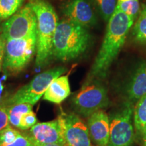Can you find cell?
Wrapping results in <instances>:
<instances>
[{"label": "cell", "mask_w": 146, "mask_h": 146, "mask_svg": "<svg viewBox=\"0 0 146 146\" xmlns=\"http://www.w3.org/2000/svg\"><path fill=\"white\" fill-rule=\"evenodd\" d=\"M134 21L116 7L114 14L108 21L104 38L87 78L102 81L106 77L112 63L125 45Z\"/></svg>", "instance_id": "1"}, {"label": "cell", "mask_w": 146, "mask_h": 146, "mask_svg": "<svg viewBox=\"0 0 146 146\" xmlns=\"http://www.w3.org/2000/svg\"><path fill=\"white\" fill-rule=\"evenodd\" d=\"M5 146H33V143L29 135H23L21 133L12 143Z\"/></svg>", "instance_id": "24"}, {"label": "cell", "mask_w": 146, "mask_h": 146, "mask_svg": "<svg viewBox=\"0 0 146 146\" xmlns=\"http://www.w3.org/2000/svg\"><path fill=\"white\" fill-rule=\"evenodd\" d=\"M87 118V126L91 141L96 146H108L110 119L105 111H98Z\"/></svg>", "instance_id": "13"}, {"label": "cell", "mask_w": 146, "mask_h": 146, "mask_svg": "<svg viewBox=\"0 0 146 146\" xmlns=\"http://www.w3.org/2000/svg\"><path fill=\"white\" fill-rule=\"evenodd\" d=\"M1 21L0 20V32H1V25H2V23H1Z\"/></svg>", "instance_id": "28"}, {"label": "cell", "mask_w": 146, "mask_h": 146, "mask_svg": "<svg viewBox=\"0 0 146 146\" xmlns=\"http://www.w3.org/2000/svg\"><path fill=\"white\" fill-rule=\"evenodd\" d=\"M66 71L64 66H58L40 73L24 86L18 89L7 100L8 105L17 103H29L34 105L43 96L50 83L55 78L63 75Z\"/></svg>", "instance_id": "7"}, {"label": "cell", "mask_w": 146, "mask_h": 146, "mask_svg": "<svg viewBox=\"0 0 146 146\" xmlns=\"http://www.w3.org/2000/svg\"><path fill=\"white\" fill-rule=\"evenodd\" d=\"M37 19L35 64L44 67L52 58L53 39L58 24L54 8L46 0H29Z\"/></svg>", "instance_id": "3"}, {"label": "cell", "mask_w": 146, "mask_h": 146, "mask_svg": "<svg viewBox=\"0 0 146 146\" xmlns=\"http://www.w3.org/2000/svg\"><path fill=\"white\" fill-rule=\"evenodd\" d=\"M61 11L65 18L87 29L98 23L94 8L87 0H67L62 5Z\"/></svg>", "instance_id": "10"}, {"label": "cell", "mask_w": 146, "mask_h": 146, "mask_svg": "<svg viewBox=\"0 0 146 146\" xmlns=\"http://www.w3.org/2000/svg\"><path fill=\"white\" fill-rule=\"evenodd\" d=\"M36 50V31L22 39L6 40L2 70L9 74L21 72L33 60Z\"/></svg>", "instance_id": "5"}, {"label": "cell", "mask_w": 146, "mask_h": 146, "mask_svg": "<svg viewBox=\"0 0 146 146\" xmlns=\"http://www.w3.org/2000/svg\"><path fill=\"white\" fill-rule=\"evenodd\" d=\"M91 42L89 29L64 18L58 22L55 31L52 58L64 62L76 60L87 52Z\"/></svg>", "instance_id": "2"}, {"label": "cell", "mask_w": 146, "mask_h": 146, "mask_svg": "<svg viewBox=\"0 0 146 146\" xmlns=\"http://www.w3.org/2000/svg\"><path fill=\"white\" fill-rule=\"evenodd\" d=\"M8 105L6 103H0V131L9 126Z\"/></svg>", "instance_id": "23"}, {"label": "cell", "mask_w": 146, "mask_h": 146, "mask_svg": "<svg viewBox=\"0 0 146 146\" xmlns=\"http://www.w3.org/2000/svg\"><path fill=\"white\" fill-rule=\"evenodd\" d=\"M70 85L68 74L55 78L43 95V100L59 104L70 95Z\"/></svg>", "instance_id": "14"}, {"label": "cell", "mask_w": 146, "mask_h": 146, "mask_svg": "<svg viewBox=\"0 0 146 146\" xmlns=\"http://www.w3.org/2000/svg\"><path fill=\"white\" fill-rule=\"evenodd\" d=\"M136 19L132 31L133 39L138 45L146 48V5L140 11Z\"/></svg>", "instance_id": "16"}, {"label": "cell", "mask_w": 146, "mask_h": 146, "mask_svg": "<svg viewBox=\"0 0 146 146\" xmlns=\"http://www.w3.org/2000/svg\"><path fill=\"white\" fill-rule=\"evenodd\" d=\"M134 104L125 100L110 114L108 146L134 145Z\"/></svg>", "instance_id": "6"}, {"label": "cell", "mask_w": 146, "mask_h": 146, "mask_svg": "<svg viewBox=\"0 0 146 146\" xmlns=\"http://www.w3.org/2000/svg\"><path fill=\"white\" fill-rule=\"evenodd\" d=\"M141 142H142V146H146V135L143 137V139H142Z\"/></svg>", "instance_id": "27"}, {"label": "cell", "mask_w": 146, "mask_h": 146, "mask_svg": "<svg viewBox=\"0 0 146 146\" xmlns=\"http://www.w3.org/2000/svg\"><path fill=\"white\" fill-rule=\"evenodd\" d=\"M20 134L21 133L12 126H8L0 131V146H5L12 143Z\"/></svg>", "instance_id": "21"}, {"label": "cell", "mask_w": 146, "mask_h": 146, "mask_svg": "<svg viewBox=\"0 0 146 146\" xmlns=\"http://www.w3.org/2000/svg\"><path fill=\"white\" fill-rule=\"evenodd\" d=\"M116 6L123 13L134 20L137 18L141 11L139 0H117Z\"/></svg>", "instance_id": "20"}, {"label": "cell", "mask_w": 146, "mask_h": 146, "mask_svg": "<svg viewBox=\"0 0 146 146\" xmlns=\"http://www.w3.org/2000/svg\"><path fill=\"white\" fill-rule=\"evenodd\" d=\"M102 19L108 22L116 10L117 0H91Z\"/></svg>", "instance_id": "18"}, {"label": "cell", "mask_w": 146, "mask_h": 146, "mask_svg": "<svg viewBox=\"0 0 146 146\" xmlns=\"http://www.w3.org/2000/svg\"><path fill=\"white\" fill-rule=\"evenodd\" d=\"M33 105L29 103H17L8 105L9 123L12 127L18 128L22 116L25 113L33 110Z\"/></svg>", "instance_id": "17"}, {"label": "cell", "mask_w": 146, "mask_h": 146, "mask_svg": "<svg viewBox=\"0 0 146 146\" xmlns=\"http://www.w3.org/2000/svg\"><path fill=\"white\" fill-rule=\"evenodd\" d=\"M133 124L135 137L142 141L146 135V94L141 97L135 104Z\"/></svg>", "instance_id": "15"}, {"label": "cell", "mask_w": 146, "mask_h": 146, "mask_svg": "<svg viewBox=\"0 0 146 146\" xmlns=\"http://www.w3.org/2000/svg\"><path fill=\"white\" fill-rule=\"evenodd\" d=\"M125 100L135 104L146 94V61L139 62L131 72L123 87Z\"/></svg>", "instance_id": "12"}, {"label": "cell", "mask_w": 146, "mask_h": 146, "mask_svg": "<svg viewBox=\"0 0 146 146\" xmlns=\"http://www.w3.org/2000/svg\"><path fill=\"white\" fill-rule=\"evenodd\" d=\"M37 19L29 3L1 25V36L5 41L22 39L36 31Z\"/></svg>", "instance_id": "8"}, {"label": "cell", "mask_w": 146, "mask_h": 146, "mask_svg": "<svg viewBox=\"0 0 146 146\" xmlns=\"http://www.w3.org/2000/svg\"><path fill=\"white\" fill-rule=\"evenodd\" d=\"M25 0H0V20H7L21 8Z\"/></svg>", "instance_id": "19"}, {"label": "cell", "mask_w": 146, "mask_h": 146, "mask_svg": "<svg viewBox=\"0 0 146 146\" xmlns=\"http://www.w3.org/2000/svg\"><path fill=\"white\" fill-rule=\"evenodd\" d=\"M37 121L36 114L33 112V111L31 110L22 116L18 129L21 130H27L35 125L37 123Z\"/></svg>", "instance_id": "22"}, {"label": "cell", "mask_w": 146, "mask_h": 146, "mask_svg": "<svg viewBox=\"0 0 146 146\" xmlns=\"http://www.w3.org/2000/svg\"><path fill=\"white\" fill-rule=\"evenodd\" d=\"M29 137L36 144H60L65 146L62 131L58 118L36 123L29 130Z\"/></svg>", "instance_id": "11"}, {"label": "cell", "mask_w": 146, "mask_h": 146, "mask_svg": "<svg viewBox=\"0 0 146 146\" xmlns=\"http://www.w3.org/2000/svg\"><path fill=\"white\" fill-rule=\"evenodd\" d=\"M5 46V40L3 39L1 35H0V72L2 70L3 57H4Z\"/></svg>", "instance_id": "25"}, {"label": "cell", "mask_w": 146, "mask_h": 146, "mask_svg": "<svg viewBox=\"0 0 146 146\" xmlns=\"http://www.w3.org/2000/svg\"><path fill=\"white\" fill-rule=\"evenodd\" d=\"M65 146H91L87 125L75 113L62 112L58 116Z\"/></svg>", "instance_id": "9"}, {"label": "cell", "mask_w": 146, "mask_h": 146, "mask_svg": "<svg viewBox=\"0 0 146 146\" xmlns=\"http://www.w3.org/2000/svg\"><path fill=\"white\" fill-rule=\"evenodd\" d=\"M33 146H62L60 144L52 143V144H36L33 143Z\"/></svg>", "instance_id": "26"}, {"label": "cell", "mask_w": 146, "mask_h": 146, "mask_svg": "<svg viewBox=\"0 0 146 146\" xmlns=\"http://www.w3.org/2000/svg\"><path fill=\"white\" fill-rule=\"evenodd\" d=\"M109 105L107 89L101 80L97 78H87L71 100V106L75 114L85 118Z\"/></svg>", "instance_id": "4"}]
</instances>
